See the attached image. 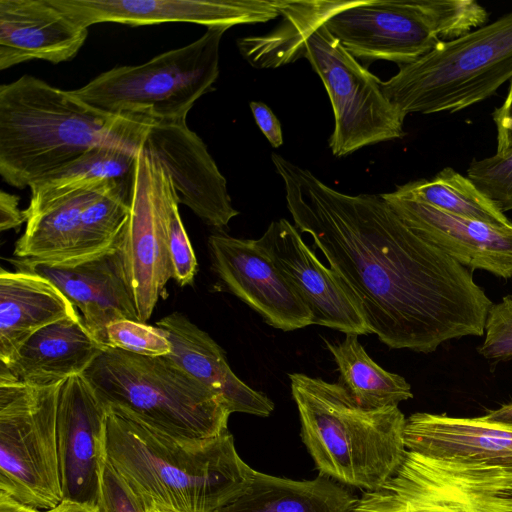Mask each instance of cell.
Segmentation results:
<instances>
[{
	"label": "cell",
	"instance_id": "cell-1",
	"mask_svg": "<svg viewBox=\"0 0 512 512\" xmlns=\"http://www.w3.org/2000/svg\"><path fill=\"white\" fill-rule=\"evenodd\" d=\"M287 208L391 349L431 353L482 336L493 303L471 271L409 228L381 195H349L273 153Z\"/></svg>",
	"mask_w": 512,
	"mask_h": 512
},
{
	"label": "cell",
	"instance_id": "cell-2",
	"mask_svg": "<svg viewBox=\"0 0 512 512\" xmlns=\"http://www.w3.org/2000/svg\"><path fill=\"white\" fill-rule=\"evenodd\" d=\"M348 3L285 0L283 20L274 31L237 41L243 57L258 68L278 67L300 57L311 63L333 108L335 126L329 146L338 157L405 134V118L384 96L380 80L325 26V21Z\"/></svg>",
	"mask_w": 512,
	"mask_h": 512
},
{
	"label": "cell",
	"instance_id": "cell-3",
	"mask_svg": "<svg viewBox=\"0 0 512 512\" xmlns=\"http://www.w3.org/2000/svg\"><path fill=\"white\" fill-rule=\"evenodd\" d=\"M105 451L147 507L175 512H218L247 489L255 471L239 456L229 431L180 439L109 409Z\"/></svg>",
	"mask_w": 512,
	"mask_h": 512
},
{
	"label": "cell",
	"instance_id": "cell-4",
	"mask_svg": "<svg viewBox=\"0 0 512 512\" xmlns=\"http://www.w3.org/2000/svg\"><path fill=\"white\" fill-rule=\"evenodd\" d=\"M151 120L113 115L30 75L0 86V174L23 189L105 144L140 147Z\"/></svg>",
	"mask_w": 512,
	"mask_h": 512
},
{
	"label": "cell",
	"instance_id": "cell-5",
	"mask_svg": "<svg viewBox=\"0 0 512 512\" xmlns=\"http://www.w3.org/2000/svg\"><path fill=\"white\" fill-rule=\"evenodd\" d=\"M288 377L301 438L319 473L366 491L382 486L407 451L398 406L367 409L339 383L303 373Z\"/></svg>",
	"mask_w": 512,
	"mask_h": 512
},
{
	"label": "cell",
	"instance_id": "cell-6",
	"mask_svg": "<svg viewBox=\"0 0 512 512\" xmlns=\"http://www.w3.org/2000/svg\"><path fill=\"white\" fill-rule=\"evenodd\" d=\"M104 406L163 434L207 439L228 431L225 399L169 356L105 346L82 374Z\"/></svg>",
	"mask_w": 512,
	"mask_h": 512
},
{
	"label": "cell",
	"instance_id": "cell-7",
	"mask_svg": "<svg viewBox=\"0 0 512 512\" xmlns=\"http://www.w3.org/2000/svg\"><path fill=\"white\" fill-rule=\"evenodd\" d=\"M512 78V12L452 40L380 81L384 96L410 113L457 112L492 96Z\"/></svg>",
	"mask_w": 512,
	"mask_h": 512
},
{
	"label": "cell",
	"instance_id": "cell-8",
	"mask_svg": "<svg viewBox=\"0 0 512 512\" xmlns=\"http://www.w3.org/2000/svg\"><path fill=\"white\" fill-rule=\"evenodd\" d=\"M226 28H207L197 40L139 65L116 66L70 90L103 112L158 122H182L219 76L220 42Z\"/></svg>",
	"mask_w": 512,
	"mask_h": 512
},
{
	"label": "cell",
	"instance_id": "cell-9",
	"mask_svg": "<svg viewBox=\"0 0 512 512\" xmlns=\"http://www.w3.org/2000/svg\"><path fill=\"white\" fill-rule=\"evenodd\" d=\"M487 20V10L474 0H354L325 26L354 58L404 66Z\"/></svg>",
	"mask_w": 512,
	"mask_h": 512
},
{
	"label": "cell",
	"instance_id": "cell-10",
	"mask_svg": "<svg viewBox=\"0 0 512 512\" xmlns=\"http://www.w3.org/2000/svg\"><path fill=\"white\" fill-rule=\"evenodd\" d=\"M58 387L26 385L0 365V491L40 511L63 500Z\"/></svg>",
	"mask_w": 512,
	"mask_h": 512
},
{
	"label": "cell",
	"instance_id": "cell-11",
	"mask_svg": "<svg viewBox=\"0 0 512 512\" xmlns=\"http://www.w3.org/2000/svg\"><path fill=\"white\" fill-rule=\"evenodd\" d=\"M351 512H512V477L407 450L396 472Z\"/></svg>",
	"mask_w": 512,
	"mask_h": 512
},
{
	"label": "cell",
	"instance_id": "cell-12",
	"mask_svg": "<svg viewBox=\"0 0 512 512\" xmlns=\"http://www.w3.org/2000/svg\"><path fill=\"white\" fill-rule=\"evenodd\" d=\"M173 183L161 164L141 146L131 175L129 216L121 248L138 320L146 322L172 278L168 247V206Z\"/></svg>",
	"mask_w": 512,
	"mask_h": 512
},
{
	"label": "cell",
	"instance_id": "cell-13",
	"mask_svg": "<svg viewBox=\"0 0 512 512\" xmlns=\"http://www.w3.org/2000/svg\"><path fill=\"white\" fill-rule=\"evenodd\" d=\"M121 240L122 233L108 248L81 258L62 261L13 258L10 262L18 270L50 280L80 311L92 336L105 346V330L111 322L138 320L125 272Z\"/></svg>",
	"mask_w": 512,
	"mask_h": 512
},
{
	"label": "cell",
	"instance_id": "cell-14",
	"mask_svg": "<svg viewBox=\"0 0 512 512\" xmlns=\"http://www.w3.org/2000/svg\"><path fill=\"white\" fill-rule=\"evenodd\" d=\"M140 146L170 176L179 204L205 224L221 230L239 212L232 206L227 181L203 140L182 122H150Z\"/></svg>",
	"mask_w": 512,
	"mask_h": 512
},
{
	"label": "cell",
	"instance_id": "cell-15",
	"mask_svg": "<svg viewBox=\"0 0 512 512\" xmlns=\"http://www.w3.org/2000/svg\"><path fill=\"white\" fill-rule=\"evenodd\" d=\"M106 423L107 409L82 374L59 384L56 425L63 499L96 506Z\"/></svg>",
	"mask_w": 512,
	"mask_h": 512
},
{
	"label": "cell",
	"instance_id": "cell-16",
	"mask_svg": "<svg viewBox=\"0 0 512 512\" xmlns=\"http://www.w3.org/2000/svg\"><path fill=\"white\" fill-rule=\"evenodd\" d=\"M257 241L310 310L312 324L345 334L370 333L359 304L336 272L318 259L287 219L272 221Z\"/></svg>",
	"mask_w": 512,
	"mask_h": 512
},
{
	"label": "cell",
	"instance_id": "cell-17",
	"mask_svg": "<svg viewBox=\"0 0 512 512\" xmlns=\"http://www.w3.org/2000/svg\"><path fill=\"white\" fill-rule=\"evenodd\" d=\"M208 246L215 272L228 290L270 326L293 331L312 325V314L257 239L212 234Z\"/></svg>",
	"mask_w": 512,
	"mask_h": 512
},
{
	"label": "cell",
	"instance_id": "cell-18",
	"mask_svg": "<svg viewBox=\"0 0 512 512\" xmlns=\"http://www.w3.org/2000/svg\"><path fill=\"white\" fill-rule=\"evenodd\" d=\"M285 0H51L80 25L186 22L207 28L262 23L281 15Z\"/></svg>",
	"mask_w": 512,
	"mask_h": 512
},
{
	"label": "cell",
	"instance_id": "cell-19",
	"mask_svg": "<svg viewBox=\"0 0 512 512\" xmlns=\"http://www.w3.org/2000/svg\"><path fill=\"white\" fill-rule=\"evenodd\" d=\"M381 197L415 233L470 271L512 278V227L454 216L395 192Z\"/></svg>",
	"mask_w": 512,
	"mask_h": 512
},
{
	"label": "cell",
	"instance_id": "cell-20",
	"mask_svg": "<svg viewBox=\"0 0 512 512\" xmlns=\"http://www.w3.org/2000/svg\"><path fill=\"white\" fill-rule=\"evenodd\" d=\"M406 449L441 462L512 477V426L446 414L417 412L406 418Z\"/></svg>",
	"mask_w": 512,
	"mask_h": 512
},
{
	"label": "cell",
	"instance_id": "cell-21",
	"mask_svg": "<svg viewBox=\"0 0 512 512\" xmlns=\"http://www.w3.org/2000/svg\"><path fill=\"white\" fill-rule=\"evenodd\" d=\"M88 36L51 0H0V70L30 60H71Z\"/></svg>",
	"mask_w": 512,
	"mask_h": 512
},
{
	"label": "cell",
	"instance_id": "cell-22",
	"mask_svg": "<svg viewBox=\"0 0 512 512\" xmlns=\"http://www.w3.org/2000/svg\"><path fill=\"white\" fill-rule=\"evenodd\" d=\"M171 342L169 356L189 375L219 393L231 413L241 412L268 417L274 403L263 393L240 380L230 368L224 350L210 335L180 312L156 322Z\"/></svg>",
	"mask_w": 512,
	"mask_h": 512
},
{
	"label": "cell",
	"instance_id": "cell-23",
	"mask_svg": "<svg viewBox=\"0 0 512 512\" xmlns=\"http://www.w3.org/2000/svg\"><path fill=\"white\" fill-rule=\"evenodd\" d=\"M104 347L78 314L38 330L1 366L26 385L51 386L83 374Z\"/></svg>",
	"mask_w": 512,
	"mask_h": 512
},
{
	"label": "cell",
	"instance_id": "cell-24",
	"mask_svg": "<svg viewBox=\"0 0 512 512\" xmlns=\"http://www.w3.org/2000/svg\"><path fill=\"white\" fill-rule=\"evenodd\" d=\"M117 183L98 182L71 190L31 195L26 228L16 241L17 259L61 261L73 255L85 208Z\"/></svg>",
	"mask_w": 512,
	"mask_h": 512
},
{
	"label": "cell",
	"instance_id": "cell-25",
	"mask_svg": "<svg viewBox=\"0 0 512 512\" xmlns=\"http://www.w3.org/2000/svg\"><path fill=\"white\" fill-rule=\"evenodd\" d=\"M47 278L28 271L0 272V360L7 364L38 330L78 315Z\"/></svg>",
	"mask_w": 512,
	"mask_h": 512
},
{
	"label": "cell",
	"instance_id": "cell-26",
	"mask_svg": "<svg viewBox=\"0 0 512 512\" xmlns=\"http://www.w3.org/2000/svg\"><path fill=\"white\" fill-rule=\"evenodd\" d=\"M356 499L320 473L312 480H292L255 470L247 489L218 512H351Z\"/></svg>",
	"mask_w": 512,
	"mask_h": 512
},
{
	"label": "cell",
	"instance_id": "cell-27",
	"mask_svg": "<svg viewBox=\"0 0 512 512\" xmlns=\"http://www.w3.org/2000/svg\"><path fill=\"white\" fill-rule=\"evenodd\" d=\"M339 372L338 383L360 406L378 409L398 406L413 397L404 377L384 370L367 354L356 334H346L343 341L325 340Z\"/></svg>",
	"mask_w": 512,
	"mask_h": 512
},
{
	"label": "cell",
	"instance_id": "cell-28",
	"mask_svg": "<svg viewBox=\"0 0 512 512\" xmlns=\"http://www.w3.org/2000/svg\"><path fill=\"white\" fill-rule=\"evenodd\" d=\"M394 192L454 216L512 227V221L493 200L451 167H445L431 180L419 179L398 186Z\"/></svg>",
	"mask_w": 512,
	"mask_h": 512
},
{
	"label": "cell",
	"instance_id": "cell-29",
	"mask_svg": "<svg viewBox=\"0 0 512 512\" xmlns=\"http://www.w3.org/2000/svg\"><path fill=\"white\" fill-rule=\"evenodd\" d=\"M139 147L105 144L95 146L57 172L31 185V194L79 188L98 182H130Z\"/></svg>",
	"mask_w": 512,
	"mask_h": 512
},
{
	"label": "cell",
	"instance_id": "cell-30",
	"mask_svg": "<svg viewBox=\"0 0 512 512\" xmlns=\"http://www.w3.org/2000/svg\"><path fill=\"white\" fill-rule=\"evenodd\" d=\"M130 182L115 184L85 208L70 259L100 252L120 236L129 216Z\"/></svg>",
	"mask_w": 512,
	"mask_h": 512
},
{
	"label": "cell",
	"instance_id": "cell-31",
	"mask_svg": "<svg viewBox=\"0 0 512 512\" xmlns=\"http://www.w3.org/2000/svg\"><path fill=\"white\" fill-rule=\"evenodd\" d=\"M105 346L148 357L167 356L172 350L163 329L133 319L111 322L105 330Z\"/></svg>",
	"mask_w": 512,
	"mask_h": 512
},
{
	"label": "cell",
	"instance_id": "cell-32",
	"mask_svg": "<svg viewBox=\"0 0 512 512\" xmlns=\"http://www.w3.org/2000/svg\"><path fill=\"white\" fill-rule=\"evenodd\" d=\"M467 177L504 213L512 210V150L472 160Z\"/></svg>",
	"mask_w": 512,
	"mask_h": 512
},
{
	"label": "cell",
	"instance_id": "cell-33",
	"mask_svg": "<svg viewBox=\"0 0 512 512\" xmlns=\"http://www.w3.org/2000/svg\"><path fill=\"white\" fill-rule=\"evenodd\" d=\"M178 205V199L173 188L168 206V247L172 265V278L180 286H187L194 282L198 264L192 244L182 223Z\"/></svg>",
	"mask_w": 512,
	"mask_h": 512
},
{
	"label": "cell",
	"instance_id": "cell-34",
	"mask_svg": "<svg viewBox=\"0 0 512 512\" xmlns=\"http://www.w3.org/2000/svg\"><path fill=\"white\" fill-rule=\"evenodd\" d=\"M485 339L478 353L493 363L512 360V295H506L489 309Z\"/></svg>",
	"mask_w": 512,
	"mask_h": 512
},
{
	"label": "cell",
	"instance_id": "cell-35",
	"mask_svg": "<svg viewBox=\"0 0 512 512\" xmlns=\"http://www.w3.org/2000/svg\"><path fill=\"white\" fill-rule=\"evenodd\" d=\"M96 506L99 512H148L145 502L106 458L101 468Z\"/></svg>",
	"mask_w": 512,
	"mask_h": 512
},
{
	"label": "cell",
	"instance_id": "cell-36",
	"mask_svg": "<svg viewBox=\"0 0 512 512\" xmlns=\"http://www.w3.org/2000/svg\"><path fill=\"white\" fill-rule=\"evenodd\" d=\"M497 132L496 155H504L512 150V78L507 96L492 114Z\"/></svg>",
	"mask_w": 512,
	"mask_h": 512
},
{
	"label": "cell",
	"instance_id": "cell-37",
	"mask_svg": "<svg viewBox=\"0 0 512 512\" xmlns=\"http://www.w3.org/2000/svg\"><path fill=\"white\" fill-rule=\"evenodd\" d=\"M250 108L254 119L269 143L277 148L283 144L281 124L272 110L262 102L252 101Z\"/></svg>",
	"mask_w": 512,
	"mask_h": 512
},
{
	"label": "cell",
	"instance_id": "cell-38",
	"mask_svg": "<svg viewBox=\"0 0 512 512\" xmlns=\"http://www.w3.org/2000/svg\"><path fill=\"white\" fill-rule=\"evenodd\" d=\"M27 221L25 210L19 207V197L1 191L0 193V230L6 231L20 227Z\"/></svg>",
	"mask_w": 512,
	"mask_h": 512
},
{
	"label": "cell",
	"instance_id": "cell-39",
	"mask_svg": "<svg viewBox=\"0 0 512 512\" xmlns=\"http://www.w3.org/2000/svg\"><path fill=\"white\" fill-rule=\"evenodd\" d=\"M482 417L490 422L512 426V401L501 405L495 410L488 411Z\"/></svg>",
	"mask_w": 512,
	"mask_h": 512
},
{
	"label": "cell",
	"instance_id": "cell-40",
	"mask_svg": "<svg viewBox=\"0 0 512 512\" xmlns=\"http://www.w3.org/2000/svg\"><path fill=\"white\" fill-rule=\"evenodd\" d=\"M39 512H99L97 506L63 499L53 508Z\"/></svg>",
	"mask_w": 512,
	"mask_h": 512
},
{
	"label": "cell",
	"instance_id": "cell-41",
	"mask_svg": "<svg viewBox=\"0 0 512 512\" xmlns=\"http://www.w3.org/2000/svg\"><path fill=\"white\" fill-rule=\"evenodd\" d=\"M35 508L22 504L5 492L0 491V512H39Z\"/></svg>",
	"mask_w": 512,
	"mask_h": 512
},
{
	"label": "cell",
	"instance_id": "cell-42",
	"mask_svg": "<svg viewBox=\"0 0 512 512\" xmlns=\"http://www.w3.org/2000/svg\"><path fill=\"white\" fill-rule=\"evenodd\" d=\"M148 512H175L173 510H170L168 508L159 506V505H152L148 507Z\"/></svg>",
	"mask_w": 512,
	"mask_h": 512
}]
</instances>
